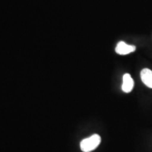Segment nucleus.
<instances>
[{"instance_id": "nucleus-4", "label": "nucleus", "mask_w": 152, "mask_h": 152, "mask_svg": "<svg viewBox=\"0 0 152 152\" xmlns=\"http://www.w3.org/2000/svg\"><path fill=\"white\" fill-rule=\"evenodd\" d=\"M142 83L149 88L152 89V71L149 68H144L140 73Z\"/></svg>"}, {"instance_id": "nucleus-3", "label": "nucleus", "mask_w": 152, "mask_h": 152, "mask_svg": "<svg viewBox=\"0 0 152 152\" xmlns=\"http://www.w3.org/2000/svg\"><path fill=\"white\" fill-rule=\"evenodd\" d=\"M134 87V81L129 73H125L123 77L122 90L125 93H129Z\"/></svg>"}, {"instance_id": "nucleus-1", "label": "nucleus", "mask_w": 152, "mask_h": 152, "mask_svg": "<svg viewBox=\"0 0 152 152\" xmlns=\"http://www.w3.org/2000/svg\"><path fill=\"white\" fill-rule=\"evenodd\" d=\"M101 143V137L99 134H93L90 137L82 140L80 149L83 152H90L96 149Z\"/></svg>"}, {"instance_id": "nucleus-2", "label": "nucleus", "mask_w": 152, "mask_h": 152, "mask_svg": "<svg viewBox=\"0 0 152 152\" xmlns=\"http://www.w3.org/2000/svg\"><path fill=\"white\" fill-rule=\"evenodd\" d=\"M136 49V47L134 45H128L125 42H119L115 47V52L120 55H126L134 52Z\"/></svg>"}]
</instances>
